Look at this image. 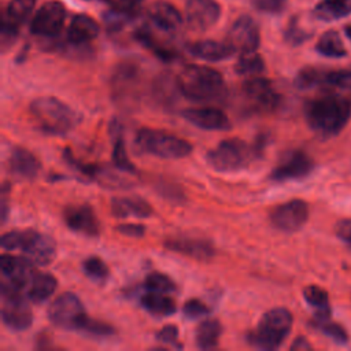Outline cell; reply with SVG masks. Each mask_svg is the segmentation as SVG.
Returning <instances> with one entry per match:
<instances>
[{
  "label": "cell",
  "mask_w": 351,
  "mask_h": 351,
  "mask_svg": "<svg viewBox=\"0 0 351 351\" xmlns=\"http://www.w3.org/2000/svg\"><path fill=\"white\" fill-rule=\"evenodd\" d=\"M351 117V100L335 92H325L304 104V118L313 132L332 137L341 132Z\"/></svg>",
  "instance_id": "obj_1"
},
{
  "label": "cell",
  "mask_w": 351,
  "mask_h": 351,
  "mask_svg": "<svg viewBox=\"0 0 351 351\" xmlns=\"http://www.w3.org/2000/svg\"><path fill=\"white\" fill-rule=\"evenodd\" d=\"M176 82L180 93L196 103L219 101L228 93L222 74L208 66L188 64L180 71Z\"/></svg>",
  "instance_id": "obj_2"
},
{
  "label": "cell",
  "mask_w": 351,
  "mask_h": 351,
  "mask_svg": "<svg viewBox=\"0 0 351 351\" xmlns=\"http://www.w3.org/2000/svg\"><path fill=\"white\" fill-rule=\"evenodd\" d=\"M29 111L36 128L49 136H64L82 119L78 111L52 96L34 99Z\"/></svg>",
  "instance_id": "obj_3"
},
{
  "label": "cell",
  "mask_w": 351,
  "mask_h": 351,
  "mask_svg": "<svg viewBox=\"0 0 351 351\" xmlns=\"http://www.w3.org/2000/svg\"><path fill=\"white\" fill-rule=\"evenodd\" d=\"M293 324L291 311L276 307L266 311L258 321L255 329L245 336L247 341L261 350H276L289 336Z\"/></svg>",
  "instance_id": "obj_4"
},
{
  "label": "cell",
  "mask_w": 351,
  "mask_h": 351,
  "mask_svg": "<svg viewBox=\"0 0 351 351\" xmlns=\"http://www.w3.org/2000/svg\"><path fill=\"white\" fill-rule=\"evenodd\" d=\"M134 147L141 154L162 159H181L191 155L193 149L185 138L152 128H143L136 133Z\"/></svg>",
  "instance_id": "obj_5"
},
{
  "label": "cell",
  "mask_w": 351,
  "mask_h": 351,
  "mask_svg": "<svg viewBox=\"0 0 351 351\" xmlns=\"http://www.w3.org/2000/svg\"><path fill=\"white\" fill-rule=\"evenodd\" d=\"M256 158H261L247 141L232 137L223 138L206 155L207 165L219 173H234L247 169Z\"/></svg>",
  "instance_id": "obj_6"
},
{
  "label": "cell",
  "mask_w": 351,
  "mask_h": 351,
  "mask_svg": "<svg viewBox=\"0 0 351 351\" xmlns=\"http://www.w3.org/2000/svg\"><path fill=\"white\" fill-rule=\"evenodd\" d=\"M48 319L52 325L60 329L82 332L89 315L86 314L81 299L75 293L64 292L49 304Z\"/></svg>",
  "instance_id": "obj_7"
},
{
  "label": "cell",
  "mask_w": 351,
  "mask_h": 351,
  "mask_svg": "<svg viewBox=\"0 0 351 351\" xmlns=\"http://www.w3.org/2000/svg\"><path fill=\"white\" fill-rule=\"evenodd\" d=\"M0 270L5 281L1 282V293L5 292H21L26 285L30 284L34 277V265L26 259L3 254L0 258Z\"/></svg>",
  "instance_id": "obj_8"
},
{
  "label": "cell",
  "mask_w": 351,
  "mask_h": 351,
  "mask_svg": "<svg viewBox=\"0 0 351 351\" xmlns=\"http://www.w3.org/2000/svg\"><path fill=\"white\" fill-rule=\"evenodd\" d=\"M243 93L248 100L252 110L259 112L274 111L281 101L280 93L276 90L271 81L265 77H251L243 86Z\"/></svg>",
  "instance_id": "obj_9"
},
{
  "label": "cell",
  "mask_w": 351,
  "mask_h": 351,
  "mask_svg": "<svg viewBox=\"0 0 351 351\" xmlns=\"http://www.w3.org/2000/svg\"><path fill=\"white\" fill-rule=\"evenodd\" d=\"M25 258L33 265L47 266L56 256V243L52 237L33 229L21 230V245Z\"/></svg>",
  "instance_id": "obj_10"
},
{
  "label": "cell",
  "mask_w": 351,
  "mask_h": 351,
  "mask_svg": "<svg viewBox=\"0 0 351 351\" xmlns=\"http://www.w3.org/2000/svg\"><path fill=\"white\" fill-rule=\"evenodd\" d=\"M66 8L60 1H45L33 15L30 32L38 37H55L63 29Z\"/></svg>",
  "instance_id": "obj_11"
},
{
  "label": "cell",
  "mask_w": 351,
  "mask_h": 351,
  "mask_svg": "<svg viewBox=\"0 0 351 351\" xmlns=\"http://www.w3.org/2000/svg\"><path fill=\"white\" fill-rule=\"evenodd\" d=\"M314 170L313 159L300 149L287 152L277 166L270 171L269 178L274 182H285L293 180H302Z\"/></svg>",
  "instance_id": "obj_12"
},
{
  "label": "cell",
  "mask_w": 351,
  "mask_h": 351,
  "mask_svg": "<svg viewBox=\"0 0 351 351\" xmlns=\"http://www.w3.org/2000/svg\"><path fill=\"white\" fill-rule=\"evenodd\" d=\"M226 43L239 53L256 52L261 44L258 23L248 15L239 16L228 32Z\"/></svg>",
  "instance_id": "obj_13"
},
{
  "label": "cell",
  "mask_w": 351,
  "mask_h": 351,
  "mask_svg": "<svg viewBox=\"0 0 351 351\" xmlns=\"http://www.w3.org/2000/svg\"><path fill=\"white\" fill-rule=\"evenodd\" d=\"M308 218V206L302 199H292L276 206L270 213L271 225L287 233L299 230Z\"/></svg>",
  "instance_id": "obj_14"
},
{
  "label": "cell",
  "mask_w": 351,
  "mask_h": 351,
  "mask_svg": "<svg viewBox=\"0 0 351 351\" xmlns=\"http://www.w3.org/2000/svg\"><path fill=\"white\" fill-rule=\"evenodd\" d=\"M1 319L3 324L14 330L22 332L26 330L33 322V313L29 307V303L19 292H5L1 293Z\"/></svg>",
  "instance_id": "obj_15"
},
{
  "label": "cell",
  "mask_w": 351,
  "mask_h": 351,
  "mask_svg": "<svg viewBox=\"0 0 351 351\" xmlns=\"http://www.w3.org/2000/svg\"><path fill=\"white\" fill-rule=\"evenodd\" d=\"M221 16V5L215 0H186L185 18L191 29L204 32Z\"/></svg>",
  "instance_id": "obj_16"
},
{
  "label": "cell",
  "mask_w": 351,
  "mask_h": 351,
  "mask_svg": "<svg viewBox=\"0 0 351 351\" xmlns=\"http://www.w3.org/2000/svg\"><path fill=\"white\" fill-rule=\"evenodd\" d=\"M63 219L69 229L82 233L89 237H96L100 233L99 219L89 204L69 206L63 211Z\"/></svg>",
  "instance_id": "obj_17"
},
{
  "label": "cell",
  "mask_w": 351,
  "mask_h": 351,
  "mask_svg": "<svg viewBox=\"0 0 351 351\" xmlns=\"http://www.w3.org/2000/svg\"><path fill=\"white\" fill-rule=\"evenodd\" d=\"M181 115L191 125L203 130H229L232 128L229 117L215 107L186 108L182 110Z\"/></svg>",
  "instance_id": "obj_18"
},
{
  "label": "cell",
  "mask_w": 351,
  "mask_h": 351,
  "mask_svg": "<svg viewBox=\"0 0 351 351\" xmlns=\"http://www.w3.org/2000/svg\"><path fill=\"white\" fill-rule=\"evenodd\" d=\"M163 244L170 251L202 262H207L215 255L213 243L199 237H173L165 240Z\"/></svg>",
  "instance_id": "obj_19"
},
{
  "label": "cell",
  "mask_w": 351,
  "mask_h": 351,
  "mask_svg": "<svg viewBox=\"0 0 351 351\" xmlns=\"http://www.w3.org/2000/svg\"><path fill=\"white\" fill-rule=\"evenodd\" d=\"M8 171L18 180H33L41 170L38 158L23 147H14L8 156Z\"/></svg>",
  "instance_id": "obj_20"
},
{
  "label": "cell",
  "mask_w": 351,
  "mask_h": 351,
  "mask_svg": "<svg viewBox=\"0 0 351 351\" xmlns=\"http://www.w3.org/2000/svg\"><path fill=\"white\" fill-rule=\"evenodd\" d=\"M151 23L165 33H174L182 25V15L167 1H156L148 10Z\"/></svg>",
  "instance_id": "obj_21"
},
{
  "label": "cell",
  "mask_w": 351,
  "mask_h": 351,
  "mask_svg": "<svg viewBox=\"0 0 351 351\" xmlns=\"http://www.w3.org/2000/svg\"><path fill=\"white\" fill-rule=\"evenodd\" d=\"M186 49L192 56L207 62H221L234 53L233 48L226 41L215 40H199L191 43Z\"/></svg>",
  "instance_id": "obj_22"
},
{
  "label": "cell",
  "mask_w": 351,
  "mask_h": 351,
  "mask_svg": "<svg viewBox=\"0 0 351 351\" xmlns=\"http://www.w3.org/2000/svg\"><path fill=\"white\" fill-rule=\"evenodd\" d=\"M99 23L86 14L73 16L67 27V40L74 45H82L93 41L99 36Z\"/></svg>",
  "instance_id": "obj_23"
},
{
  "label": "cell",
  "mask_w": 351,
  "mask_h": 351,
  "mask_svg": "<svg viewBox=\"0 0 351 351\" xmlns=\"http://www.w3.org/2000/svg\"><path fill=\"white\" fill-rule=\"evenodd\" d=\"M111 213L117 218H147L152 215V207L147 200L138 196L133 197H114L111 200Z\"/></svg>",
  "instance_id": "obj_24"
},
{
  "label": "cell",
  "mask_w": 351,
  "mask_h": 351,
  "mask_svg": "<svg viewBox=\"0 0 351 351\" xmlns=\"http://www.w3.org/2000/svg\"><path fill=\"white\" fill-rule=\"evenodd\" d=\"M58 287V280L48 273H36L27 288V299L33 303L48 300Z\"/></svg>",
  "instance_id": "obj_25"
},
{
  "label": "cell",
  "mask_w": 351,
  "mask_h": 351,
  "mask_svg": "<svg viewBox=\"0 0 351 351\" xmlns=\"http://www.w3.org/2000/svg\"><path fill=\"white\" fill-rule=\"evenodd\" d=\"M221 335H222L221 322L214 318H206L196 328L195 343L200 350H210L218 346Z\"/></svg>",
  "instance_id": "obj_26"
},
{
  "label": "cell",
  "mask_w": 351,
  "mask_h": 351,
  "mask_svg": "<svg viewBox=\"0 0 351 351\" xmlns=\"http://www.w3.org/2000/svg\"><path fill=\"white\" fill-rule=\"evenodd\" d=\"M167 293H159V292H147L144 296H141L140 302L144 310H147L149 314L156 317H167L176 313V302L166 296Z\"/></svg>",
  "instance_id": "obj_27"
},
{
  "label": "cell",
  "mask_w": 351,
  "mask_h": 351,
  "mask_svg": "<svg viewBox=\"0 0 351 351\" xmlns=\"http://www.w3.org/2000/svg\"><path fill=\"white\" fill-rule=\"evenodd\" d=\"M351 14V0H321L315 8V18L330 22L336 19H341Z\"/></svg>",
  "instance_id": "obj_28"
},
{
  "label": "cell",
  "mask_w": 351,
  "mask_h": 351,
  "mask_svg": "<svg viewBox=\"0 0 351 351\" xmlns=\"http://www.w3.org/2000/svg\"><path fill=\"white\" fill-rule=\"evenodd\" d=\"M303 298L311 307L315 308L314 319L330 318L329 298L325 289L318 285H308L303 289Z\"/></svg>",
  "instance_id": "obj_29"
},
{
  "label": "cell",
  "mask_w": 351,
  "mask_h": 351,
  "mask_svg": "<svg viewBox=\"0 0 351 351\" xmlns=\"http://www.w3.org/2000/svg\"><path fill=\"white\" fill-rule=\"evenodd\" d=\"M111 134L114 137V147H112V163H114V166L121 171L134 174L136 167L128 156L121 129L119 128L114 129V126H111Z\"/></svg>",
  "instance_id": "obj_30"
},
{
  "label": "cell",
  "mask_w": 351,
  "mask_h": 351,
  "mask_svg": "<svg viewBox=\"0 0 351 351\" xmlns=\"http://www.w3.org/2000/svg\"><path fill=\"white\" fill-rule=\"evenodd\" d=\"M315 49L318 53L326 58H343L347 55V51L343 45V41L337 32L329 30L324 33L317 41Z\"/></svg>",
  "instance_id": "obj_31"
},
{
  "label": "cell",
  "mask_w": 351,
  "mask_h": 351,
  "mask_svg": "<svg viewBox=\"0 0 351 351\" xmlns=\"http://www.w3.org/2000/svg\"><path fill=\"white\" fill-rule=\"evenodd\" d=\"M266 70L263 58L256 52L240 53L239 60L234 64V71L241 77H258Z\"/></svg>",
  "instance_id": "obj_32"
},
{
  "label": "cell",
  "mask_w": 351,
  "mask_h": 351,
  "mask_svg": "<svg viewBox=\"0 0 351 351\" xmlns=\"http://www.w3.org/2000/svg\"><path fill=\"white\" fill-rule=\"evenodd\" d=\"M34 4H36V0H10L3 14V19L19 27L32 15L34 10Z\"/></svg>",
  "instance_id": "obj_33"
},
{
  "label": "cell",
  "mask_w": 351,
  "mask_h": 351,
  "mask_svg": "<svg viewBox=\"0 0 351 351\" xmlns=\"http://www.w3.org/2000/svg\"><path fill=\"white\" fill-rule=\"evenodd\" d=\"M322 86L335 90H351V67L341 70H325Z\"/></svg>",
  "instance_id": "obj_34"
},
{
  "label": "cell",
  "mask_w": 351,
  "mask_h": 351,
  "mask_svg": "<svg viewBox=\"0 0 351 351\" xmlns=\"http://www.w3.org/2000/svg\"><path fill=\"white\" fill-rule=\"evenodd\" d=\"M324 71L325 69L319 67H304L296 74L293 82L299 89H311L315 86H322Z\"/></svg>",
  "instance_id": "obj_35"
},
{
  "label": "cell",
  "mask_w": 351,
  "mask_h": 351,
  "mask_svg": "<svg viewBox=\"0 0 351 351\" xmlns=\"http://www.w3.org/2000/svg\"><path fill=\"white\" fill-rule=\"evenodd\" d=\"M313 325H314V328L321 330L325 336L330 337L337 344H346L348 341V335H347L346 329L340 324L332 322L330 318L314 319Z\"/></svg>",
  "instance_id": "obj_36"
},
{
  "label": "cell",
  "mask_w": 351,
  "mask_h": 351,
  "mask_svg": "<svg viewBox=\"0 0 351 351\" xmlns=\"http://www.w3.org/2000/svg\"><path fill=\"white\" fill-rule=\"evenodd\" d=\"M144 288L148 292H159V293H171L177 289L176 282L163 273H151L144 280Z\"/></svg>",
  "instance_id": "obj_37"
},
{
  "label": "cell",
  "mask_w": 351,
  "mask_h": 351,
  "mask_svg": "<svg viewBox=\"0 0 351 351\" xmlns=\"http://www.w3.org/2000/svg\"><path fill=\"white\" fill-rule=\"evenodd\" d=\"M82 270L90 280L97 281V282H103L104 280H107V277L110 274L108 266L99 256L86 258L82 262Z\"/></svg>",
  "instance_id": "obj_38"
},
{
  "label": "cell",
  "mask_w": 351,
  "mask_h": 351,
  "mask_svg": "<svg viewBox=\"0 0 351 351\" xmlns=\"http://www.w3.org/2000/svg\"><path fill=\"white\" fill-rule=\"evenodd\" d=\"M310 33L306 32L298 22L296 18H293L292 21H289L285 32H284V38L288 44L291 45H300L302 43H304L306 40L310 38Z\"/></svg>",
  "instance_id": "obj_39"
},
{
  "label": "cell",
  "mask_w": 351,
  "mask_h": 351,
  "mask_svg": "<svg viewBox=\"0 0 351 351\" xmlns=\"http://www.w3.org/2000/svg\"><path fill=\"white\" fill-rule=\"evenodd\" d=\"M182 314L189 319H197L202 317H207L210 314V308L200 299H189L184 303Z\"/></svg>",
  "instance_id": "obj_40"
},
{
  "label": "cell",
  "mask_w": 351,
  "mask_h": 351,
  "mask_svg": "<svg viewBox=\"0 0 351 351\" xmlns=\"http://www.w3.org/2000/svg\"><path fill=\"white\" fill-rule=\"evenodd\" d=\"M155 337L158 341H160L163 344L182 348V346L178 343V328L176 325H171V324L165 325L155 333Z\"/></svg>",
  "instance_id": "obj_41"
},
{
  "label": "cell",
  "mask_w": 351,
  "mask_h": 351,
  "mask_svg": "<svg viewBox=\"0 0 351 351\" xmlns=\"http://www.w3.org/2000/svg\"><path fill=\"white\" fill-rule=\"evenodd\" d=\"M82 332H85L86 335H93V336H110L112 335L115 330L111 325L103 322V321H96L93 318L89 317V319L86 321Z\"/></svg>",
  "instance_id": "obj_42"
},
{
  "label": "cell",
  "mask_w": 351,
  "mask_h": 351,
  "mask_svg": "<svg viewBox=\"0 0 351 351\" xmlns=\"http://www.w3.org/2000/svg\"><path fill=\"white\" fill-rule=\"evenodd\" d=\"M254 7L262 12L278 14L285 8L287 0H252Z\"/></svg>",
  "instance_id": "obj_43"
},
{
  "label": "cell",
  "mask_w": 351,
  "mask_h": 351,
  "mask_svg": "<svg viewBox=\"0 0 351 351\" xmlns=\"http://www.w3.org/2000/svg\"><path fill=\"white\" fill-rule=\"evenodd\" d=\"M0 245L5 251H14L19 250L21 245V230H11L8 233H4L0 239Z\"/></svg>",
  "instance_id": "obj_44"
},
{
  "label": "cell",
  "mask_w": 351,
  "mask_h": 351,
  "mask_svg": "<svg viewBox=\"0 0 351 351\" xmlns=\"http://www.w3.org/2000/svg\"><path fill=\"white\" fill-rule=\"evenodd\" d=\"M115 229L129 237H143L145 234V226L141 223H121Z\"/></svg>",
  "instance_id": "obj_45"
},
{
  "label": "cell",
  "mask_w": 351,
  "mask_h": 351,
  "mask_svg": "<svg viewBox=\"0 0 351 351\" xmlns=\"http://www.w3.org/2000/svg\"><path fill=\"white\" fill-rule=\"evenodd\" d=\"M335 233L340 240L351 245V218L339 221L335 226Z\"/></svg>",
  "instance_id": "obj_46"
},
{
  "label": "cell",
  "mask_w": 351,
  "mask_h": 351,
  "mask_svg": "<svg viewBox=\"0 0 351 351\" xmlns=\"http://www.w3.org/2000/svg\"><path fill=\"white\" fill-rule=\"evenodd\" d=\"M107 1L112 5V8L123 12H129V14H134L138 5L143 3V0H107Z\"/></svg>",
  "instance_id": "obj_47"
},
{
  "label": "cell",
  "mask_w": 351,
  "mask_h": 351,
  "mask_svg": "<svg viewBox=\"0 0 351 351\" xmlns=\"http://www.w3.org/2000/svg\"><path fill=\"white\" fill-rule=\"evenodd\" d=\"M7 191H8V184L4 182L1 186V219L5 222L7 214H8V206H7Z\"/></svg>",
  "instance_id": "obj_48"
},
{
  "label": "cell",
  "mask_w": 351,
  "mask_h": 351,
  "mask_svg": "<svg viewBox=\"0 0 351 351\" xmlns=\"http://www.w3.org/2000/svg\"><path fill=\"white\" fill-rule=\"evenodd\" d=\"M289 348H291V350H311L313 347H311V344H310L304 337L299 336V337H296V339L293 340V343L291 344Z\"/></svg>",
  "instance_id": "obj_49"
},
{
  "label": "cell",
  "mask_w": 351,
  "mask_h": 351,
  "mask_svg": "<svg viewBox=\"0 0 351 351\" xmlns=\"http://www.w3.org/2000/svg\"><path fill=\"white\" fill-rule=\"evenodd\" d=\"M344 33H346V36L351 40V25H347V26L344 27Z\"/></svg>",
  "instance_id": "obj_50"
}]
</instances>
